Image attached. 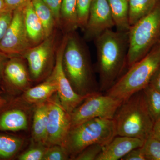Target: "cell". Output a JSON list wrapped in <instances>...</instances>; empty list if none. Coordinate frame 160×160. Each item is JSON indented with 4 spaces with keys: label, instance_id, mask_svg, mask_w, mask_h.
<instances>
[{
    "label": "cell",
    "instance_id": "cell-1",
    "mask_svg": "<svg viewBox=\"0 0 160 160\" xmlns=\"http://www.w3.org/2000/svg\"><path fill=\"white\" fill-rule=\"evenodd\" d=\"M129 32L108 29L95 39L101 92L108 91L127 66Z\"/></svg>",
    "mask_w": 160,
    "mask_h": 160
},
{
    "label": "cell",
    "instance_id": "cell-2",
    "mask_svg": "<svg viewBox=\"0 0 160 160\" xmlns=\"http://www.w3.org/2000/svg\"><path fill=\"white\" fill-rule=\"evenodd\" d=\"M117 136L145 141L153 132L155 122L146 104L143 90L122 102L113 118Z\"/></svg>",
    "mask_w": 160,
    "mask_h": 160
},
{
    "label": "cell",
    "instance_id": "cell-3",
    "mask_svg": "<svg viewBox=\"0 0 160 160\" xmlns=\"http://www.w3.org/2000/svg\"><path fill=\"white\" fill-rule=\"evenodd\" d=\"M63 66L72 88L78 94L87 96L100 91L86 52L73 35L67 36Z\"/></svg>",
    "mask_w": 160,
    "mask_h": 160
},
{
    "label": "cell",
    "instance_id": "cell-4",
    "mask_svg": "<svg viewBox=\"0 0 160 160\" xmlns=\"http://www.w3.org/2000/svg\"><path fill=\"white\" fill-rule=\"evenodd\" d=\"M160 65V47L158 43L146 56L121 76L106 93L124 101L145 89Z\"/></svg>",
    "mask_w": 160,
    "mask_h": 160
},
{
    "label": "cell",
    "instance_id": "cell-5",
    "mask_svg": "<svg viewBox=\"0 0 160 160\" xmlns=\"http://www.w3.org/2000/svg\"><path fill=\"white\" fill-rule=\"evenodd\" d=\"M113 119L96 118L72 126L63 146L71 159L90 145L105 146L116 136Z\"/></svg>",
    "mask_w": 160,
    "mask_h": 160
},
{
    "label": "cell",
    "instance_id": "cell-6",
    "mask_svg": "<svg viewBox=\"0 0 160 160\" xmlns=\"http://www.w3.org/2000/svg\"><path fill=\"white\" fill-rule=\"evenodd\" d=\"M160 35V0L145 17L131 26L129 32L127 66L142 59L156 45Z\"/></svg>",
    "mask_w": 160,
    "mask_h": 160
},
{
    "label": "cell",
    "instance_id": "cell-7",
    "mask_svg": "<svg viewBox=\"0 0 160 160\" xmlns=\"http://www.w3.org/2000/svg\"><path fill=\"white\" fill-rule=\"evenodd\" d=\"M122 102L100 91L89 95L70 113L71 127L96 118L112 119Z\"/></svg>",
    "mask_w": 160,
    "mask_h": 160
},
{
    "label": "cell",
    "instance_id": "cell-8",
    "mask_svg": "<svg viewBox=\"0 0 160 160\" xmlns=\"http://www.w3.org/2000/svg\"><path fill=\"white\" fill-rule=\"evenodd\" d=\"M24 8L13 12L11 22L0 41V50L9 57H23L32 47L25 26Z\"/></svg>",
    "mask_w": 160,
    "mask_h": 160
},
{
    "label": "cell",
    "instance_id": "cell-9",
    "mask_svg": "<svg viewBox=\"0 0 160 160\" xmlns=\"http://www.w3.org/2000/svg\"><path fill=\"white\" fill-rule=\"evenodd\" d=\"M67 37L64 39L57 52L55 63L50 76L57 86V94L63 108L70 114L87 98L77 93L66 76L63 66V55Z\"/></svg>",
    "mask_w": 160,
    "mask_h": 160
},
{
    "label": "cell",
    "instance_id": "cell-10",
    "mask_svg": "<svg viewBox=\"0 0 160 160\" xmlns=\"http://www.w3.org/2000/svg\"><path fill=\"white\" fill-rule=\"evenodd\" d=\"M48 123L46 146H63L71 127L70 114L65 110L57 95L48 100Z\"/></svg>",
    "mask_w": 160,
    "mask_h": 160
},
{
    "label": "cell",
    "instance_id": "cell-11",
    "mask_svg": "<svg viewBox=\"0 0 160 160\" xmlns=\"http://www.w3.org/2000/svg\"><path fill=\"white\" fill-rule=\"evenodd\" d=\"M114 27L107 0H92L88 22L85 29L86 38L95 40L106 30Z\"/></svg>",
    "mask_w": 160,
    "mask_h": 160
},
{
    "label": "cell",
    "instance_id": "cell-12",
    "mask_svg": "<svg viewBox=\"0 0 160 160\" xmlns=\"http://www.w3.org/2000/svg\"><path fill=\"white\" fill-rule=\"evenodd\" d=\"M53 49V39L51 35L46 38L34 47H31L23 57L28 61L32 77L39 80L44 76L50 62Z\"/></svg>",
    "mask_w": 160,
    "mask_h": 160
},
{
    "label": "cell",
    "instance_id": "cell-13",
    "mask_svg": "<svg viewBox=\"0 0 160 160\" xmlns=\"http://www.w3.org/2000/svg\"><path fill=\"white\" fill-rule=\"evenodd\" d=\"M6 88L11 92L26 91L29 85V79L26 66L19 57H10L5 65L2 80Z\"/></svg>",
    "mask_w": 160,
    "mask_h": 160
},
{
    "label": "cell",
    "instance_id": "cell-14",
    "mask_svg": "<svg viewBox=\"0 0 160 160\" xmlns=\"http://www.w3.org/2000/svg\"><path fill=\"white\" fill-rule=\"evenodd\" d=\"M144 142L138 138L116 136L104 146L97 160L121 159L132 149L142 146Z\"/></svg>",
    "mask_w": 160,
    "mask_h": 160
},
{
    "label": "cell",
    "instance_id": "cell-15",
    "mask_svg": "<svg viewBox=\"0 0 160 160\" xmlns=\"http://www.w3.org/2000/svg\"><path fill=\"white\" fill-rule=\"evenodd\" d=\"M24 20L27 34L32 44H39L46 38L42 24L36 13L32 2L24 9Z\"/></svg>",
    "mask_w": 160,
    "mask_h": 160
},
{
    "label": "cell",
    "instance_id": "cell-16",
    "mask_svg": "<svg viewBox=\"0 0 160 160\" xmlns=\"http://www.w3.org/2000/svg\"><path fill=\"white\" fill-rule=\"evenodd\" d=\"M48 123V101L38 104L33 114L32 137L35 142L46 146Z\"/></svg>",
    "mask_w": 160,
    "mask_h": 160
},
{
    "label": "cell",
    "instance_id": "cell-17",
    "mask_svg": "<svg viewBox=\"0 0 160 160\" xmlns=\"http://www.w3.org/2000/svg\"><path fill=\"white\" fill-rule=\"evenodd\" d=\"M56 92L57 86L50 75L42 84L26 89L23 98L28 102L38 105L48 101Z\"/></svg>",
    "mask_w": 160,
    "mask_h": 160
},
{
    "label": "cell",
    "instance_id": "cell-18",
    "mask_svg": "<svg viewBox=\"0 0 160 160\" xmlns=\"http://www.w3.org/2000/svg\"><path fill=\"white\" fill-rule=\"evenodd\" d=\"M117 31L127 32L130 29L128 0H107Z\"/></svg>",
    "mask_w": 160,
    "mask_h": 160
},
{
    "label": "cell",
    "instance_id": "cell-19",
    "mask_svg": "<svg viewBox=\"0 0 160 160\" xmlns=\"http://www.w3.org/2000/svg\"><path fill=\"white\" fill-rule=\"evenodd\" d=\"M24 141L15 135L0 131V160H10L14 158L22 147Z\"/></svg>",
    "mask_w": 160,
    "mask_h": 160
},
{
    "label": "cell",
    "instance_id": "cell-20",
    "mask_svg": "<svg viewBox=\"0 0 160 160\" xmlns=\"http://www.w3.org/2000/svg\"><path fill=\"white\" fill-rule=\"evenodd\" d=\"M159 0H128L129 21L132 26L146 17L157 5Z\"/></svg>",
    "mask_w": 160,
    "mask_h": 160
},
{
    "label": "cell",
    "instance_id": "cell-21",
    "mask_svg": "<svg viewBox=\"0 0 160 160\" xmlns=\"http://www.w3.org/2000/svg\"><path fill=\"white\" fill-rule=\"evenodd\" d=\"M33 8L42 24L46 38L51 35L56 22L51 10L42 0H32Z\"/></svg>",
    "mask_w": 160,
    "mask_h": 160
},
{
    "label": "cell",
    "instance_id": "cell-22",
    "mask_svg": "<svg viewBox=\"0 0 160 160\" xmlns=\"http://www.w3.org/2000/svg\"><path fill=\"white\" fill-rule=\"evenodd\" d=\"M143 91L148 109L155 122L160 118V92L149 84Z\"/></svg>",
    "mask_w": 160,
    "mask_h": 160
},
{
    "label": "cell",
    "instance_id": "cell-23",
    "mask_svg": "<svg viewBox=\"0 0 160 160\" xmlns=\"http://www.w3.org/2000/svg\"><path fill=\"white\" fill-rule=\"evenodd\" d=\"M77 1L62 0V2L61 17L70 30H74L78 27Z\"/></svg>",
    "mask_w": 160,
    "mask_h": 160
},
{
    "label": "cell",
    "instance_id": "cell-24",
    "mask_svg": "<svg viewBox=\"0 0 160 160\" xmlns=\"http://www.w3.org/2000/svg\"><path fill=\"white\" fill-rule=\"evenodd\" d=\"M146 160H160V139L152 133L142 147Z\"/></svg>",
    "mask_w": 160,
    "mask_h": 160
},
{
    "label": "cell",
    "instance_id": "cell-25",
    "mask_svg": "<svg viewBox=\"0 0 160 160\" xmlns=\"http://www.w3.org/2000/svg\"><path fill=\"white\" fill-rule=\"evenodd\" d=\"M92 0H77V16L78 27L85 29L89 18Z\"/></svg>",
    "mask_w": 160,
    "mask_h": 160
},
{
    "label": "cell",
    "instance_id": "cell-26",
    "mask_svg": "<svg viewBox=\"0 0 160 160\" xmlns=\"http://www.w3.org/2000/svg\"><path fill=\"white\" fill-rule=\"evenodd\" d=\"M70 158L65 147L62 145H53L46 149L43 160H66Z\"/></svg>",
    "mask_w": 160,
    "mask_h": 160
},
{
    "label": "cell",
    "instance_id": "cell-27",
    "mask_svg": "<svg viewBox=\"0 0 160 160\" xmlns=\"http://www.w3.org/2000/svg\"><path fill=\"white\" fill-rule=\"evenodd\" d=\"M104 145L95 144L86 147L75 157L76 160H97L102 150Z\"/></svg>",
    "mask_w": 160,
    "mask_h": 160
},
{
    "label": "cell",
    "instance_id": "cell-28",
    "mask_svg": "<svg viewBox=\"0 0 160 160\" xmlns=\"http://www.w3.org/2000/svg\"><path fill=\"white\" fill-rule=\"evenodd\" d=\"M47 147L44 145L30 148L19 156V160H43Z\"/></svg>",
    "mask_w": 160,
    "mask_h": 160
},
{
    "label": "cell",
    "instance_id": "cell-29",
    "mask_svg": "<svg viewBox=\"0 0 160 160\" xmlns=\"http://www.w3.org/2000/svg\"><path fill=\"white\" fill-rule=\"evenodd\" d=\"M13 12L5 9L0 13V41L6 34L13 17Z\"/></svg>",
    "mask_w": 160,
    "mask_h": 160
},
{
    "label": "cell",
    "instance_id": "cell-30",
    "mask_svg": "<svg viewBox=\"0 0 160 160\" xmlns=\"http://www.w3.org/2000/svg\"><path fill=\"white\" fill-rule=\"evenodd\" d=\"M51 10L56 22H59L61 17V7L62 0H42Z\"/></svg>",
    "mask_w": 160,
    "mask_h": 160
},
{
    "label": "cell",
    "instance_id": "cell-31",
    "mask_svg": "<svg viewBox=\"0 0 160 160\" xmlns=\"http://www.w3.org/2000/svg\"><path fill=\"white\" fill-rule=\"evenodd\" d=\"M32 0H4L6 9L14 12L15 10L23 9Z\"/></svg>",
    "mask_w": 160,
    "mask_h": 160
},
{
    "label": "cell",
    "instance_id": "cell-32",
    "mask_svg": "<svg viewBox=\"0 0 160 160\" xmlns=\"http://www.w3.org/2000/svg\"><path fill=\"white\" fill-rule=\"evenodd\" d=\"M142 147H138V148L132 149L125 156L123 157L121 160H146Z\"/></svg>",
    "mask_w": 160,
    "mask_h": 160
},
{
    "label": "cell",
    "instance_id": "cell-33",
    "mask_svg": "<svg viewBox=\"0 0 160 160\" xmlns=\"http://www.w3.org/2000/svg\"><path fill=\"white\" fill-rule=\"evenodd\" d=\"M149 84L160 92V65L152 76Z\"/></svg>",
    "mask_w": 160,
    "mask_h": 160
},
{
    "label": "cell",
    "instance_id": "cell-34",
    "mask_svg": "<svg viewBox=\"0 0 160 160\" xmlns=\"http://www.w3.org/2000/svg\"><path fill=\"white\" fill-rule=\"evenodd\" d=\"M9 58L10 57H9L7 55L5 54L0 50V82L2 80L3 70H4L5 65Z\"/></svg>",
    "mask_w": 160,
    "mask_h": 160
},
{
    "label": "cell",
    "instance_id": "cell-35",
    "mask_svg": "<svg viewBox=\"0 0 160 160\" xmlns=\"http://www.w3.org/2000/svg\"><path fill=\"white\" fill-rule=\"evenodd\" d=\"M152 133L160 139V118L155 122Z\"/></svg>",
    "mask_w": 160,
    "mask_h": 160
},
{
    "label": "cell",
    "instance_id": "cell-36",
    "mask_svg": "<svg viewBox=\"0 0 160 160\" xmlns=\"http://www.w3.org/2000/svg\"><path fill=\"white\" fill-rule=\"evenodd\" d=\"M6 9L5 1L4 0H0V13Z\"/></svg>",
    "mask_w": 160,
    "mask_h": 160
},
{
    "label": "cell",
    "instance_id": "cell-37",
    "mask_svg": "<svg viewBox=\"0 0 160 160\" xmlns=\"http://www.w3.org/2000/svg\"><path fill=\"white\" fill-rule=\"evenodd\" d=\"M158 43L159 45V46L160 47V35L159 40V41H158Z\"/></svg>",
    "mask_w": 160,
    "mask_h": 160
},
{
    "label": "cell",
    "instance_id": "cell-38",
    "mask_svg": "<svg viewBox=\"0 0 160 160\" xmlns=\"http://www.w3.org/2000/svg\"><path fill=\"white\" fill-rule=\"evenodd\" d=\"M2 105V102H1V98H0V106Z\"/></svg>",
    "mask_w": 160,
    "mask_h": 160
}]
</instances>
